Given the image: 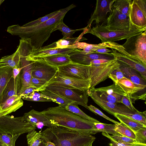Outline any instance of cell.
I'll use <instances>...</instances> for the list:
<instances>
[{
	"label": "cell",
	"mask_w": 146,
	"mask_h": 146,
	"mask_svg": "<svg viewBox=\"0 0 146 146\" xmlns=\"http://www.w3.org/2000/svg\"><path fill=\"white\" fill-rule=\"evenodd\" d=\"M76 7L72 4L64 8L60 9L55 15L38 25L31 26L13 25L8 27L7 31L13 35L18 36L22 39L29 40L35 49L40 48L50 37L56 26L63 21L67 13Z\"/></svg>",
	"instance_id": "6da1fadb"
},
{
	"label": "cell",
	"mask_w": 146,
	"mask_h": 146,
	"mask_svg": "<svg viewBox=\"0 0 146 146\" xmlns=\"http://www.w3.org/2000/svg\"><path fill=\"white\" fill-rule=\"evenodd\" d=\"M41 132L46 146H89L96 139L90 134L57 126L48 127Z\"/></svg>",
	"instance_id": "7a4b0ae2"
},
{
	"label": "cell",
	"mask_w": 146,
	"mask_h": 146,
	"mask_svg": "<svg viewBox=\"0 0 146 146\" xmlns=\"http://www.w3.org/2000/svg\"><path fill=\"white\" fill-rule=\"evenodd\" d=\"M41 112L56 126L79 132L93 134L94 123L59 106L49 108Z\"/></svg>",
	"instance_id": "3957f363"
},
{
	"label": "cell",
	"mask_w": 146,
	"mask_h": 146,
	"mask_svg": "<svg viewBox=\"0 0 146 146\" xmlns=\"http://www.w3.org/2000/svg\"><path fill=\"white\" fill-rule=\"evenodd\" d=\"M146 28H140L135 26L128 30H112L103 24L88 29L85 34L90 33L99 38L102 42H115L127 39L134 35L146 31Z\"/></svg>",
	"instance_id": "277c9868"
},
{
	"label": "cell",
	"mask_w": 146,
	"mask_h": 146,
	"mask_svg": "<svg viewBox=\"0 0 146 146\" xmlns=\"http://www.w3.org/2000/svg\"><path fill=\"white\" fill-rule=\"evenodd\" d=\"M33 129V125L26 121L23 116L15 117L8 114L0 117V133L21 135Z\"/></svg>",
	"instance_id": "5b68a950"
},
{
	"label": "cell",
	"mask_w": 146,
	"mask_h": 146,
	"mask_svg": "<svg viewBox=\"0 0 146 146\" xmlns=\"http://www.w3.org/2000/svg\"><path fill=\"white\" fill-rule=\"evenodd\" d=\"M122 46L129 55L146 65V31L129 37Z\"/></svg>",
	"instance_id": "8992f818"
},
{
	"label": "cell",
	"mask_w": 146,
	"mask_h": 146,
	"mask_svg": "<svg viewBox=\"0 0 146 146\" xmlns=\"http://www.w3.org/2000/svg\"><path fill=\"white\" fill-rule=\"evenodd\" d=\"M90 66V88H92L108 78L110 74L120 68L121 64L115 58L106 62L91 63Z\"/></svg>",
	"instance_id": "52a82bcc"
},
{
	"label": "cell",
	"mask_w": 146,
	"mask_h": 146,
	"mask_svg": "<svg viewBox=\"0 0 146 146\" xmlns=\"http://www.w3.org/2000/svg\"><path fill=\"white\" fill-rule=\"evenodd\" d=\"M45 89L55 93L68 100L81 105L88 110V90L80 93L74 89L61 86L48 85Z\"/></svg>",
	"instance_id": "ba28073f"
},
{
	"label": "cell",
	"mask_w": 146,
	"mask_h": 146,
	"mask_svg": "<svg viewBox=\"0 0 146 146\" xmlns=\"http://www.w3.org/2000/svg\"><path fill=\"white\" fill-rule=\"evenodd\" d=\"M111 50L114 58L119 62L135 70L146 80V65L129 55L122 45L118 44L115 50L111 49Z\"/></svg>",
	"instance_id": "9c48e42d"
},
{
	"label": "cell",
	"mask_w": 146,
	"mask_h": 146,
	"mask_svg": "<svg viewBox=\"0 0 146 146\" xmlns=\"http://www.w3.org/2000/svg\"><path fill=\"white\" fill-rule=\"evenodd\" d=\"M27 60L32 61V77L44 80L48 83L58 71L57 67L50 65L42 58Z\"/></svg>",
	"instance_id": "30bf717a"
},
{
	"label": "cell",
	"mask_w": 146,
	"mask_h": 146,
	"mask_svg": "<svg viewBox=\"0 0 146 146\" xmlns=\"http://www.w3.org/2000/svg\"><path fill=\"white\" fill-rule=\"evenodd\" d=\"M90 79L80 80L71 78L60 74L58 71L55 76L47 83L46 86L48 85L61 86L84 91L90 88Z\"/></svg>",
	"instance_id": "8fae6325"
},
{
	"label": "cell",
	"mask_w": 146,
	"mask_h": 146,
	"mask_svg": "<svg viewBox=\"0 0 146 146\" xmlns=\"http://www.w3.org/2000/svg\"><path fill=\"white\" fill-rule=\"evenodd\" d=\"M89 90L100 99L113 103H121L123 96L125 95L117 84L113 83L108 86Z\"/></svg>",
	"instance_id": "7c38bea8"
},
{
	"label": "cell",
	"mask_w": 146,
	"mask_h": 146,
	"mask_svg": "<svg viewBox=\"0 0 146 146\" xmlns=\"http://www.w3.org/2000/svg\"><path fill=\"white\" fill-rule=\"evenodd\" d=\"M128 18L133 25L140 28H146V0L132 1Z\"/></svg>",
	"instance_id": "4fadbf2b"
},
{
	"label": "cell",
	"mask_w": 146,
	"mask_h": 146,
	"mask_svg": "<svg viewBox=\"0 0 146 146\" xmlns=\"http://www.w3.org/2000/svg\"><path fill=\"white\" fill-rule=\"evenodd\" d=\"M58 72L68 77L80 80L90 79V66L72 62L58 67Z\"/></svg>",
	"instance_id": "5bb4252c"
},
{
	"label": "cell",
	"mask_w": 146,
	"mask_h": 146,
	"mask_svg": "<svg viewBox=\"0 0 146 146\" xmlns=\"http://www.w3.org/2000/svg\"><path fill=\"white\" fill-rule=\"evenodd\" d=\"M89 88L88 92V96H90L94 101L103 110L114 116V113H117L123 115L131 118L133 115L138 111H132L123 104H118L102 100L91 92Z\"/></svg>",
	"instance_id": "9a60e30c"
},
{
	"label": "cell",
	"mask_w": 146,
	"mask_h": 146,
	"mask_svg": "<svg viewBox=\"0 0 146 146\" xmlns=\"http://www.w3.org/2000/svg\"><path fill=\"white\" fill-rule=\"evenodd\" d=\"M116 84L130 97L132 103L139 99L146 100V86L136 85L124 77L118 80Z\"/></svg>",
	"instance_id": "2e32d148"
},
{
	"label": "cell",
	"mask_w": 146,
	"mask_h": 146,
	"mask_svg": "<svg viewBox=\"0 0 146 146\" xmlns=\"http://www.w3.org/2000/svg\"><path fill=\"white\" fill-rule=\"evenodd\" d=\"M115 0H96L95 9L87 23L86 27L88 29L91 28V24L94 21L97 24L105 21L108 13L112 12V6Z\"/></svg>",
	"instance_id": "e0dca14e"
},
{
	"label": "cell",
	"mask_w": 146,
	"mask_h": 146,
	"mask_svg": "<svg viewBox=\"0 0 146 146\" xmlns=\"http://www.w3.org/2000/svg\"><path fill=\"white\" fill-rule=\"evenodd\" d=\"M106 26L112 30H128L135 26L130 22L129 18L113 8L107 19Z\"/></svg>",
	"instance_id": "ac0fdd59"
},
{
	"label": "cell",
	"mask_w": 146,
	"mask_h": 146,
	"mask_svg": "<svg viewBox=\"0 0 146 146\" xmlns=\"http://www.w3.org/2000/svg\"><path fill=\"white\" fill-rule=\"evenodd\" d=\"M72 62L80 64L89 66L92 61L99 59L111 60L115 58L112 52L107 54H100L96 53L89 54L83 53L82 50L76 49L69 54Z\"/></svg>",
	"instance_id": "d6986e66"
},
{
	"label": "cell",
	"mask_w": 146,
	"mask_h": 146,
	"mask_svg": "<svg viewBox=\"0 0 146 146\" xmlns=\"http://www.w3.org/2000/svg\"><path fill=\"white\" fill-rule=\"evenodd\" d=\"M20 56V66L22 68L19 74V85L17 94L19 96L26 88L31 86V81L32 77V61L27 60L24 56Z\"/></svg>",
	"instance_id": "ffe728a7"
},
{
	"label": "cell",
	"mask_w": 146,
	"mask_h": 146,
	"mask_svg": "<svg viewBox=\"0 0 146 146\" xmlns=\"http://www.w3.org/2000/svg\"><path fill=\"white\" fill-rule=\"evenodd\" d=\"M23 117L25 121L38 129H41L44 126L48 127L56 126L43 115L41 111H38L34 109L25 113Z\"/></svg>",
	"instance_id": "44dd1931"
},
{
	"label": "cell",
	"mask_w": 146,
	"mask_h": 146,
	"mask_svg": "<svg viewBox=\"0 0 146 146\" xmlns=\"http://www.w3.org/2000/svg\"><path fill=\"white\" fill-rule=\"evenodd\" d=\"M76 49L49 48L44 46L38 49L34 50L29 56L25 57L26 59L29 60L41 58L57 54H69Z\"/></svg>",
	"instance_id": "7402d4cb"
},
{
	"label": "cell",
	"mask_w": 146,
	"mask_h": 146,
	"mask_svg": "<svg viewBox=\"0 0 146 146\" xmlns=\"http://www.w3.org/2000/svg\"><path fill=\"white\" fill-rule=\"evenodd\" d=\"M23 104L22 98L17 95L13 96L0 105V117L15 111Z\"/></svg>",
	"instance_id": "603a6c76"
},
{
	"label": "cell",
	"mask_w": 146,
	"mask_h": 146,
	"mask_svg": "<svg viewBox=\"0 0 146 146\" xmlns=\"http://www.w3.org/2000/svg\"><path fill=\"white\" fill-rule=\"evenodd\" d=\"M120 63L121 66L119 68L123 73L124 77L136 85L146 87V80L144 79L138 72L125 64Z\"/></svg>",
	"instance_id": "cb8c5ba5"
},
{
	"label": "cell",
	"mask_w": 146,
	"mask_h": 146,
	"mask_svg": "<svg viewBox=\"0 0 146 146\" xmlns=\"http://www.w3.org/2000/svg\"><path fill=\"white\" fill-rule=\"evenodd\" d=\"M111 42H102L98 44H92L77 41L69 46L68 48L83 49L82 51L83 53L89 54L95 53V51L99 49L107 48H111Z\"/></svg>",
	"instance_id": "d4e9b609"
},
{
	"label": "cell",
	"mask_w": 146,
	"mask_h": 146,
	"mask_svg": "<svg viewBox=\"0 0 146 146\" xmlns=\"http://www.w3.org/2000/svg\"><path fill=\"white\" fill-rule=\"evenodd\" d=\"M19 85V75L15 79L12 76L3 92L1 104L4 103L10 97L17 95Z\"/></svg>",
	"instance_id": "484cf974"
},
{
	"label": "cell",
	"mask_w": 146,
	"mask_h": 146,
	"mask_svg": "<svg viewBox=\"0 0 146 146\" xmlns=\"http://www.w3.org/2000/svg\"><path fill=\"white\" fill-rule=\"evenodd\" d=\"M86 30V29L83 30V32L78 37L73 38H62L45 47L49 48L60 49L68 48L69 46L72 45L76 42L86 39L82 36L83 35L85 34Z\"/></svg>",
	"instance_id": "4316f807"
},
{
	"label": "cell",
	"mask_w": 146,
	"mask_h": 146,
	"mask_svg": "<svg viewBox=\"0 0 146 146\" xmlns=\"http://www.w3.org/2000/svg\"><path fill=\"white\" fill-rule=\"evenodd\" d=\"M41 58L50 65L57 67L72 62L69 55L67 54H57Z\"/></svg>",
	"instance_id": "83f0119b"
},
{
	"label": "cell",
	"mask_w": 146,
	"mask_h": 146,
	"mask_svg": "<svg viewBox=\"0 0 146 146\" xmlns=\"http://www.w3.org/2000/svg\"><path fill=\"white\" fill-rule=\"evenodd\" d=\"M20 57L18 49L12 55L4 56L0 59V66L13 68L20 67Z\"/></svg>",
	"instance_id": "f1b7e54d"
},
{
	"label": "cell",
	"mask_w": 146,
	"mask_h": 146,
	"mask_svg": "<svg viewBox=\"0 0 146 146\" xmlns=\"http://www.w3.org/2000/svg\"><path fill=\"white\" fill-rule=\"evenodd\" d=\"M13 68L0 66V105L2 94L10 79L13 76Z\"/></svg>",
	"instance_id": "f546056e"
},
{
	"label": "cell",
	"mask_w": 146,
	"mask_h": 146,
	"mask_svg": "<svg viewBox=\"0 0 146 146\" xmlns=\"http://www.w3.org/2000/svg\"><path fill=\"white\" fill-rule=\"evenodd\" d=\"M114 116L131 129L133 132L146 126L133 119L126 116L117 113L114 114Z\"/></svg>",
	"instance_id": "4dcf8cb0"
},
{
	"label": "cell",
	"mask_w": 146,
	"mask_h": 146,
	"mask_svg": "<svg viewBox=\"0 0 146 146\" xmlns=\"http://www.w3.org/2000/svg\"><path fill=\"white\" fill-rule=\"evenodd\" d=\"M115 124H108L105 123H94L93 134L102 132L112 135L119 134L115 130Z\"/></svg>",
	"instance_id": "1f68e13d"
},
{
	"label": "cell",
	"mask_w": 146,
	"mask_h": 146,
	"mask_svg": "<svg viewBox=\"0 0 146 146\" xmlns=\"http://www.w3.org/2000/svg\"><path fill=\"white\" fill-rule=\"evenodd\" d=\"M66 110L93 123H99L97 119L92 117L84 113L78 107V104L74 102L68 104L65 107Z\"/></svg>",
	"instance_id": "d6a6232c"
},
{
	"label": "cell",
	"mask_w": 146,
	"mask_h": 146,
	"mask_svg": "<svg viewBox=\"0 0 146 146\" xmlns=\"http://www.w3.org/2000/svg\"><path fill=\"white\" fill-rule=\"evenodd\" d=\"M40 92L44 95L50 98L52 102H55L59 105V106L65 108L69 103L72 102L59 95L45 89Z\"/></svg>",
	"instance_id": "836d02e7"
},
{
	"label": "cell",
	"mask_w": 146,
	"mask_h": 146,
	"mask_svg": "<svg viewBox=\"0 0 146 146\" xmlns=\"http://www.w3.org/2000/svg\"><path fill=\"white\" fill-rule=\"evenodd\" d=\"M28 133L26 137L28 146H38L43 141L41 132L34 129Z\"/></svg>",
	"instance_id": "e575fe53"
},
{
	"label": "cell",
	"mask_w": 146,
	"mask_h": 146,
	"mask_svg": "<svg viewBox=\"0 0 146 146\" xmlns=\"http://www.w3.org/2000/svg\"><path fill=\"white\" fill-rule=\"evenodd\" d=\"M132 1L131 0H115L112 5L113 8L128 17L130 5Z\"/></svg>",
	"instance_id": "d590c367"
},
{
	"label": "cell",
	"mask_w": 146,
	"mask_h": 146,
	"mask_svg": "<svg viewBox=\"0 0 146 146\" xmlns=\"http://www.w3.org/2000/svg\"><path fill=\"white\" fill-rule=\"evenodd\" d=\"M86 29L84 28L73 30L71 29L63 23V21L60 22L54 29L53 32L57 30H58L62 32L63 35V38H73V34L77 31L84 30Z\"/></svg>",
	"instance_id": "8d00e7d4"
},
{
	"label": "cell",
	"mask_w": 146,
	"mask_h": 146,
	"mask_svg": "<svg viewBox=\"0 0 146 146\" xmlns=\"http://www.w3.org/2000/svg\"><path fill=\"white\" fill-rule=\"evenodd\" d=\"M22 99L31 101L51 102L50 99L44 95L40 92L34 91L29 95L22 96Z\"/></svg>",
	"instance_id": "74e56055"
},
{
	"label": "cell",
	"mask_w": 146,
	"mask_h": 146,
	"mask_svg": "<svg viewBox=\"0 0 146 146\" xmlns=\"http://www.w3.org/2000/svg\"><path fill=\"white\" fill-rule=\"evenodd\" d=\"M115 130L119 134L135 139L134 132L129 128L121 122L115 124Z\"/></svg>",
	"instance_id": "f35d334b"
},
{
	"label": "cell",
	"mask_w": 146,
	"mask_h": 146,
	"mask_svg": "<svg viewBox=\"0 0 146 146\" xmlns=\"http://www.w3.org/2000/svg\"><path fill=\"white\" fill-rule=\"evenodd\" d=\"M20 134L11 135L0 133V143L5 144L9 146H15V143Z\"/></svg>",
	"instance_id": "ab89813d"
},
{
	"label": "cell",
	"mask_w": 146,
	"mask_h": 146,
	"mask_svg": "<svg viewBox=\"0 0 146 146\" xmlns=\"http://www.w3.org/2000/svg\"><path fill=\"white\" fill-rule=\"evenodd\" d=\"M58 10L52 12L44 17L38 18V19L32 21L23 25L25 26H35L42 23L53 16L55 15L58 13Z\"/></svg>",
	"instance_id": "60d3db41"
},
{
	"label": "cell",
	"mask_w": 146,
	"mask_h": 146,
	"mask_svg": "<svg viewBox=\"0 0 146 146\" xmlns=\"http://www.w3.org/2000/svg\"><path fill=\"white\" fill-rule=\"evenodd\" d=\"M136 143L146 144V127H144L134 132Z\"/></svg>",
	"instance_id": "b9f144b4"
},
{
	"label": "cell",
	"mask_w": 146,
	"mask_h": 146,
	"mask_svg": "<svg viewBox=\"0 0 146 146\" xmlns=\"http://www.w3.org/2000/svg\"><path fill=\"white\" fill-rule=\"evenodd\" d=\"M48 82L46 81L32 77L31 81V86L36 88L38 92L45 89Z\"/></svg>",
	"instance_id": "7bdbcfd3"
},
{
	"label": "cell",
	"mask_w": 146,
	"mask_h": 146,
	"mask_svg": "<svg viewBox=\"0 0 146 146\" xmlns=\"http://www.w3.org/2000/svg\"><path fill=\"white\" fill-rule=\"evenodd\" d=\"M124 75L120 68L115 70L109 74L108 78L113 81V83L116 84L119 80L124 77Z\"/></svg>",
	"instance_id": "ee69618b"
},
{
	"label": "cell",
	"mask_w": 146,
	"mask_h": 146,
	"mask_svg": "<svg viewBox=\"0 0 146 146\" xmlns=\"http://www.w3.org/2000/svg\"><path fill=\"white\" fill-rule=\"evenodd\" d=\"M88 110L93 112L95 114H98L100 116L114 123V124L118 123H119V122L115 121L110 118V117L104 114L98 108L92 105H90V106H88Z\"/></svg>",
	"instance_id": "f6af8a7d"
},
{
	"label": "cell",
	"mask_w": 146,
	"mask_h": 146,
	"mask_svg": "<svg viewBox=\"0 0 146 146\" xmlns=\"http://www.w3.org/2000/svg\"><path fill=\"white\" fill-rule=\"evenodd\" d=\"M111 136L115 140L117 141L129 143H136L135 139L120 134L112 135Z\"/></svg>",
	"instance_id": "bcb514c9"
},
{
	"label": "cell",
	"mask_w": 146,
	"mask_h": 146,
	"mask_svg": "<svg viewBox=\"0 0 146 146\" xmlns=\"http://www.w3.org/2000/svg\"><path fill=\"white\" fill-rule=\"evenodd\" d=\"M102 134L110 140V142L109 144V146H130L133 144L123 143L116 141L111 137V135L106 133L102 132Z\"/></svg>",
	"instance_id": "7dc6e473"
},
{
	"label": "cell",
	"mask_w": 146,
	"mask_h": 146,
	"mask_svg": "<svg viewBox=\"0 0 146 146\" xmlns=\"http://www.w3.org/2000/svg\"><path fill=\"white\" fill-rule=\"evenodd\" d=\"M121 103L132 111H136L137 110L134 107L131 99L128 95L125 94L124 95Z\"/></svg>",
	"instance_id": "c3c4849f"
},
{
	"label": "cell",
	"mask_w": 146,
	"mask_h": 146,
	"mask_svg": "<svg viewBox=\"0 0 146 146\" xmlns=\"http://www.w3.org/2000/svg\"><path fill=\"white\" fill-rule=\"evenodd\" d=\"M34 91H38L36 88L33 86L29 87L26 88L19 96L21 98L22 96L27 95Z\"/></svg>",
	"instance_id": "681fc988"
},
{
	"label": "cell",
	"mask_w": 146,
	"mask_h": 146,
	"mask_svg": "<svg viewBox=\"0 0 146 146\" xmlns=\"http://www.w3.org/2000/svg\"><path fill=\"white\" fill-rule=\"evenodd\" d=\"M95 53L100 54H107L109 52H111L112 51L106 48L98 49L95 51Z\"/></svg>",
	"instance_id": "f907efd6"
},
{
	"label": "cell",
	"mask_w": 146,
	"mask_h": 146,
	"mask_svg": "<svg viewBox=\"0 0 146 146\" xmlns=\"http://www.w3.org/2000/svg\"><path fill=\"white\" fill-rule=\"evenodd\" d=\"M22 68V67L20 66L19 68H13V77L14 79L18 76Z\"/></svg>",
	"instance_id": "816d5d0a"
},
{
	"label": "cell",
	"mask_w": 146,
	"mask_h": 146,
	"mask_svg": "<svg viewBox=\"0 0 146 146\" xmlns=\"http://www.w3.org/2000/svg\"><path fill=\"white\" fill-rule=\"evenodd\" d=\"M130 146H146V144L135 143H133Z\"/></svg>",
	"instance_id": "f5cc1de1"
},
{
	"label": "cell",
	"mask_w": 146,
	"mask_h": 146,
	"mask_svg": "<svg viewBox=\"0 0 146 146\" xmlns=\"http://www.w3.org/2000/svg\"><path fill=\"white\" fill-rule=\"evenodd\" d=\"M38 146H46V145L43 141Z\"/></svg>",
	"instance_id": "db71d44e"
},
{
	"label": "cell",
	"mask_w": 146,
	"mask_h": 146,
	"mask_svg": "<svg viewBox=\"0 0 146 146\" xmlns=\"http://www.w3.org/2000/svg\"><path fill=\"white\" fill-rule=\"evenodd\" d=\"M0 146H9L7 145L0 143Z\"/></svg>",
	"instance_id": "11a10c76"
},
{
	"label": "cell",
	"mask_w": 146,
	"mask_h": 146,
	"mask_svg": "<svg viewBox=\"0 0 146 146\" xmlns=\"http://www.w3.org/2000/svg\"><path fill=\"white\" fill-rule=\"evenodd\" d=\"M4 0H0V5H1V4L3 3V2L4 1Z\"/></svg>",
	"instance_id": "9f6ffc18"
},
{
	"label": "cell",
	"mask_w": 146,
	"mask_h": 146,
	"mask_svg": "<svg viewBox=\"0 0 146 146\" xmlns=\"http://www.w3.org/2000/svg\"><path fill=\"white\" fill-rule=\"evenodd\" d=\"M89 146H92V144L90 145H89Z\"/></svg>",
	"instance_id": "6f0895ef"
},
{
	"label": "cell",
	"mask_w": 146,
	"mask_h": 146,
	"mask_svg": "<svg viewBox=\"0 0 146 146\" xmlns=\"http://www.w3.org/2000/svg\"></svg>",
	"instance_id": "680465c9"
}]
</instances>
